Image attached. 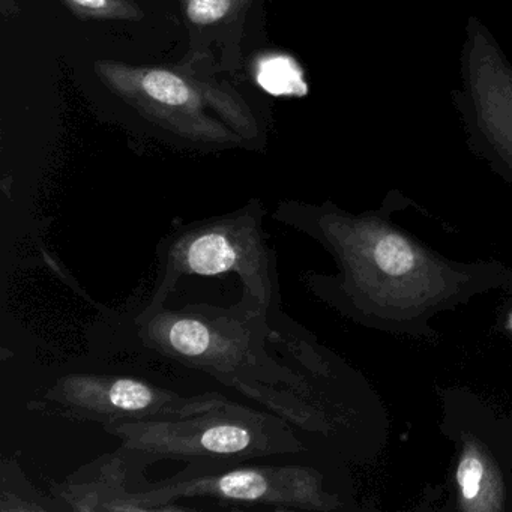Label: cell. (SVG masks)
Returning <instances> with one entry per match:
<instances>
[{
	"instance_id": "obj_1",
	"label": "cell",
	"mask_w": 512,
	"mask_h": 512,
	"mask_svg": "<svg viewBox=\"0 0 512 512\" xmlns=\"http://www.w3.org/2000/svg\"><path fill=\"white\" fill-rule=\"evenodd\" d=\"M133 343L149 352L205 371L224 385L253 398L295 424L307 425L311 413L293 392L304 386L289 368L266 350V344L295 346L259 311L242 304L230 308L188 305L137 314L131 320Z\"/></svg>"
},
{
	"instance_id": "obj_2",
	"label": "cell",
	"mask_w": 512,
	"mask_h": 512,
	"mask_svg": "<svg viewBox=\"0 0 512 512\" xmlns=\"http://www.w3.org/2000/svg\"><path fill=\"white\" fill-rule=\"evenodd\" d=\"M94 70L119 100L182 139L223 148H253L262 136L244 97L191 62L155 67L100 59Z\"/></svg>"
},
{
	"instance_id": "obj_3",
	"label": "cell",
	"mask_w": 512,
	"mask_h": 512,
	"mask_svg": "<svg viewBox=\"0 0 512 512\" xmlns=\"http://www.w3.org/2000/svg\"><path fill=\"white\" fill-rule=\"evenodd\" d=\"M263 217L265 209L254 199L230 214L173 227L158 242L160 274L151 299L140 314L166 305L181 278L233 272L244 284V298L239 304L259 311L271 325L278 323L283 331L277 254L269 245Z\"/></svg>"
},
{
	"instance_id": "obj_4",
	"label": "cell",
	"mask_w": 512,
	"mask_h": 512,
	"mask_svg": "<svg viewBox=\"0 0 512 512\" xmlns=\"http://www.w3.org/2000/svg\"><path fill=\"white\" fill-rule=\"evenodd\" d=\"M104 430L124 448L158 460L182 461L191 469L232 466L302 449L283 416L230 400L182 418L116 421Z\"/></svg>"
},
{
	"instance_id": "obj_5",
	"label": "cell",
	"mask_w": 512,
	"mask_h": 512,
	"mask_svg": "<svg viewBox=\"0 0 512 512\" xmlns=\"http://www.w3.org/2000/svg\"><path fill=\"white\" fill-rule=\"evenodd\" d=\"M133 467L130 493L140 511H179L178 499H205L218 508H263L275 511L326 508L319 475L301 466H232L184 470L172 478L149 482Z\"/></svg>"
},
{
	"instance_id": "obj_6",
	"label": "cell",
	"mask_w": 512,
	"mask_h": 512,
	"mask_svg": "<svg viewBox=\"0 0 512 512\" xmlns=\"http://www.w3.org/2000/svg\"><path fill=\"white\" fill-rule=\"evenodd\" d=\"M226 401L217 392L182 395L140 377L71 373L29 401L28 409L70 421L100 422L104 427L116 421L182 418Z\"/></svg>"
},
{
	"instance_id": "obj_7",
	"label": "cell",
	"mask_w": 512,
	"mask_h": 512,
	"mask_svg": "<svg viewBox=\"0 0 512 512\" xmlns=\"http://www.w3.org/2000/svg\"><path fill=\"white\" fill-rule=\"evenodd\" d=\"M472 89L479 119L488 136L512 155V73L493 50H484L476 59Z\"/></svg>"
},
{
	"instance_id": "obj_8",
	"label": "cell",
	"mask_w": 512,
	"mask_h": 512,
	"mask_svg": "<svg viewBox=\"0 0 512 512\" xmlns=\"http://www.w3.org/2000/svg\"><path fill=\"white\" fill-rule=\"evenodd\" d=\"M190 29L229 25L245 14L251 0H181Z\"/></svg>"
},
{
	"instance_id": "obj_9",
	"label": "cell",
	"mask_w": 512,
	"mask_h": 512,
	"mask_svg": "<svg viewBox=\"0 0 512 512\" xmlns=\"http://www.w3.org/2000/svg\"><path fill=\"white\" fill-rule=\"evenodd\" d=\"M62 4L82 20L104 22H139L142 8L136 0H61Z\"/></svg>"
},
{
	"instance_id": "obj_10",
	"label": "cell",
	"mask_w": 512,
	"mask_h": 512,
	"mask_svg": "<svg viewBox=\"0 0 512 512\" xmlns=\"http://www.w3.org/2000/svg\"><path fill=\"white\" fill-rule=\"evenodd\" d=\"M5 466H2V479L8 482H2V490H19V493L5 494L2 496V505L10 502L11 505L7 509H37V511H68L62 503L58 502H47L46 497L41 496L38 491H35L31 485L28 484V479L22 476L17 463H8L4 461Z\"/></svg>"
},
{
	"instance_id": "obj_11",
	"label": "cell",
	"mask_w": 512,
	"mask_h": 512,
	"mask_svg": "<svg viewBox=\"0 0 512 512\" xmlns=\"http://www.w3.org/2000/svg\"><path fill=\"white\" fill-rule=\"evenodd\" d=\"M374 262L380 271L391 277H401L412 271L416 256L412 245L397 233L383 235L374 245Z\"/></svg>"
},
{
	"instance_id": "obj_12",
	"label": "cell",
	"mask_w": 512,
	"mask_h": 512,
	"mask_svg": "<svg viewBox=\"0 0 512 512\" xmlns=\"http://www.w3.org/2000/svg\"><path fill=\"white\" fill-rule=\"evenodd\" d=\"M485 478V463L476 452L467 451L457 469L460 494L466 502H473L481 493Z\"/></svg>"
},
{
	"instance_id": "obj_13",
	"label": "cell",
	"mask_w": 512,
	"mask_h": 512,
	"mask_svg": "<svg viewBox=\"0 0 512 512\" xmlns=\"http://www.w3.org/2000/svg\"><path fill=\"white\" fill-rule=\"evenodd\" d=\"M511 328H512V316H511Z\"/></svg>"
}]
</instances>
